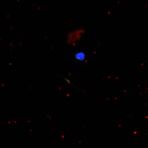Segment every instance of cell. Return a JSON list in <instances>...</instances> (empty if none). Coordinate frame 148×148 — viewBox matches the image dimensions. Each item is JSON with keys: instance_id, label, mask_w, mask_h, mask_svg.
<instances>
[{"instance_id": "obj_1", "label": "cell", "mask_w": 148, "mask_h": 148, "mask_svg": "<svg viewBox=\"0 0 148 148\" xmlns=\"http://www.w3.org/2000/svg\"><path fill=\"white\" fill-rule=\"evenodd\" d=\"M75 58L77 60L82 61L86 58V55L83 52H79L77 53L75 56Z\"/></svg>"}, {"instance_id": "obj_2", "label": "cell", "mask_w": 148, "mask_h": 148, "mask_svg": "<svg viewBox=\"0 0 148 148\" xmlns=\"http://www.w3.org/2000/svg\"><path fill=\"white\" fill-rule=\"evenodd\" d=\"M66 82H67L68 83H70V82L69 80V79H68L66 78H64Z\"/></svg>"}]
</instances>
